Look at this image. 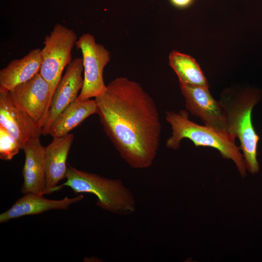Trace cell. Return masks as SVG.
Returning <instances> with one entry per match:
<instances>
[{"label":"cell","mask_w":262,"mask_h":262,"mask_svg":"<svg viewBox=\"0 0 262 262\" xmlns=\"http://www.w3.org/2000/svg\"><path fill=\"white\" fill-rule=\"evenodd\" d=\"M42 64L41 49H34L20 59L11 61L0 71V91H10L39 73Z\"/></svg>","instance_id":"obj_14"},{"label":"cell","mask_w":262,"mask_h":262,"mask_svg":"<svg viewBox=\"0 0 262 262\" xmlns=\"http://www.w3.org/2000/svg\"><path fill=\"white\" fill-rule=\"evenodd\" d=\"M25 162L22 169V194L45 195L46 185L45 149L39 138L30 140L24 146Z\"/></svg>","instance_id":"obj_11"},{"label":"cell","mask_w":262,"mask_h":262,"mask_svg":"<svg viewBox=\"0 0 262 262\" xmlns=\"http://www.w3.org/2000/svg\"><path fill=\"white\" fill-rule=\"evenodd\" d=\"M95 100L99 121L121 158L134 169L150 167L162 131L159 111L151 97L139 83L120 77Z\"/></svg>","instance_id":"obj_1"},{"label":"cell","mask_w":262,"mask_h":262,"mask_svg":"<svg viewBox=\"0 0 262 262\" xmlns=\"http://www.w3.org/2000/svg\"><path fill=\"white\" fill-rule=\"evenodd\" d=\"M72 133L53 137L45 149L46 185L45 195L57 191L58 183L66 178L68 167L66 159L72 144Z\"/></svg>","instance_id":"obj_12"},{"label":"cell","mask_w":262,"mask_h":262,"mask_svg":"<svg viewBox=\"0 0 262 262\" xmlns=\"http://www.w3.org/2000/svg\"><path fill=\"white\" fill-rule=\"evenodd\" d=\"M83 198L82 195H79L73 198L66 197L60 200H53L35 193L25 194L10 209L0 214V223H5L24 216L42 213L51 210H66L71 204Z\"/></svg>","instance_id":"obj_13"},{"label":"cell","mask_w":262,"mask_h":262,"mask_svg":"<svg viewBox=\"0 0 262 262\" xmlns=\"http://www.w3.org/2000/svg\"><path fill=\"white\" fill-rule=\"evenodd\" d=\"M165 118L172 130L171 136L166 140L167 147L178 149L181 140L187 138L192 141L196 147L214 148L224 158L233 161L243 177L246 176L247 169L245 160L240 152V147L235 144L234 137L229 133L219 131L192 121L189 118L188 112L185 110L179 112L166 111Z\"/></svg>","instance_id":"obj_2"},{"label":"cell","mask_w":262,"mask_h":262,"mask_svg":"<svg viewBox=\"0 0 262 262\" xmlns=\"http://www.w3.org/2000/svg\"><path fill=\"white\" fill-rule=\"evenodd\" d=\"M77 40L76 33L60 23L55 24L50 34L45 37L44 47L41 49L39 74L49 84L52 95L64 69L72 61V50Z\"/></svg>","instance_id":"obj_5"},{"label":"cell","mask_w":262,"mask_h":262,"mask_svg":"<svg viewBox=\"0 0 262 262\" xmlns=\"http://www.w3.org/2000/svg\"><path fill=\"white\" fill-rule=\"evenodd\" d=\"M185 106L191 114L199 117L207 127L228 132V115L222 102L216 100L208 88L180 82Z\"/></svg>","instance_id":"obj_8"},{"label":"cell","mask_w":262,"mask_h":262,"mask_svg":"<svg viewBox=\"0 0 262 262\" xmlns=\"http://www.w3.org/2000/svg\"><path fill=\"white\" fill-rule=\"evenodd\" d=\"M169 63L180 82L209 88L208 83L202 70L191 56L173 50L169 56Z\"/></svg>","instance_id":"obj_16"},{"label":"cell","mask_w":262,"mask_h":262,"mask_svg":"<svg viewBox=\"0 0 262 262\" xmlns=\"http://www.w3.org/2000/svg\"><path fill=\"white\" fill-rule=\"evenodd\" d=\"M82 58L72 60L58 83L52 95L48 119L42 130V135L48 134L49 130L58 115L78 98L83 83Z\"/></svg>","instance_id":"obj_9"},{"label":"cell","mask_w":262,"mask_h":262,"mask_svg":"<svg viewBox=\"0 0 262 262\" xmlns=\"http://www.w3.org/2000/svg\"><path fill=\"white\" fill-rule=\"evenodd\" d=\"M0 125L17 142L22 149L30 140L39 138L42 129L12 101L9 91H0Z\"/></svg>","instance_id":"obj_10"},{"label":"cell","mask_w":262,"mask_h":262,"mask_svg":"<svg viewBox=\"0 0 262 262\" xmlns=\"http://www.w3.org/2000/svg\"><path fill=\"white\" fill-rule=\"evenodd\" d=\"M259 91L247 89L233 97L221 100L228 115V132L240 142L247 170L255 174L259 171L257 147L260 137L252 121V111L260 100Z\"/></svg>","instance_id":"obj_4"},{"label":"cell","mask_w":262,"mask_h":262,"mask_svg":"<svg viewBox=\"0 0 262 262\" xmlns=\"http://www.w3.org/2000/svg\"><path fill=\"white\" fill-rule=\"evenodd\" d=\"M75 46L82 52L84 72L83 86L78 98L85 100L96 98L107 89L103 70L110 60V53L89 33L83 34Z\"/></svg>","instance_id":"obj_6"},{"label":"cell","mask_w":262,"mask_h":262,"mask_svg":"<svg viewBox=\"0 0 262 262\" xmlns=\"http://www.w3.org/2000/svg\"><path fill=\"white\" fill-rule=\"evenodd\" d=\"M97 112L95 100H82L78 98L56 118L49 130L48 134L53 137L67 135L88 117L97 114Z\"/></svg>","instance_id":"obj_15"},{"label":"cell","mask_w":262,"mask_h":262,"mask_svg":"<svg viewBox=\"0 0 262 262\" xmlns=\"http://www.w3.org/2000/svg\"><path fill=\"white\" fill-rule=\"evenodd\" d=\"M66 180L58 185L72 189L77 195L87 193L97 197L96 205L114 213L127 215L135 211V200L131 191L119 179H110L98 175L68 166Z\"/></svg>","instance_id":"obj_3"},{"label":"cell","mask_w":262,"mask_h":262,"mask_svg":"<svg viewBox=\"0 0 262 262\" xmlns=\"http://www.w3.org/2000/svg\"><path fill=\"white\" fill-rule=\"evenodd\" d=\"M13 103L42 129L47 122L52 99L48 83L39 73L9 91Z\"/></svg>","instance_id":"obj_7"},{"label":"cell","mask_w":262,"mask_h":262,"mask_svg":"<svg viewBox=\"0 0 262 262\" xmlns=\"http://www.w3.org/2000/svg\"><path fill=\"white\" fill-rule=\"evenodd\" d=\"M21 149L17 142L2 126L0 125V158L9 161Z\"/></svg>","instance_id":"obj_17"},{"label":"cell","mask_w":262,"mask_h":262,"mask_svg":"<svg viewBox=\"0 0 262 262\" xmlns=\"http://www.w3.org/2000/svg\"><path fill=\"white\" fill-rule=\"evenodd\" d=\"M194 0H170L171 3L175 7L183 8L189 6Z\"/></svg>","instance_id":"obj_18"}]
</instances>
